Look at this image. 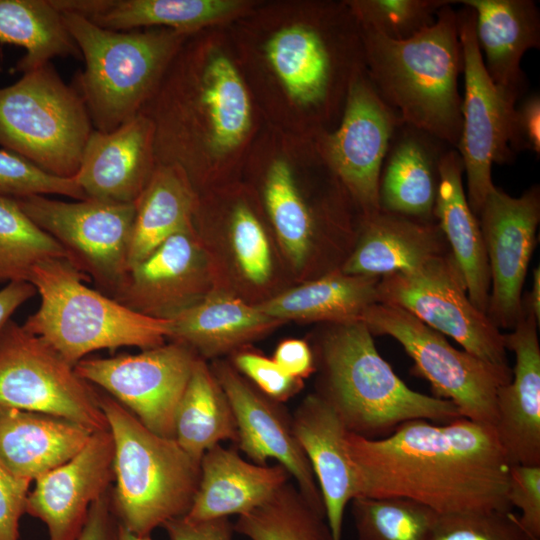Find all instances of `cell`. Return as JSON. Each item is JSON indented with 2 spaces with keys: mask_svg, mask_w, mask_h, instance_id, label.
<instances>
[{
  "mask_svg": "<svg viewBox=\"0 0 540 540\" xmlns=\"http://www.w3.org/2000/svg\"><path fill=\"white\" fill-rule=\"evenodd\" d=\"M346 445L357 497L408 498L439 515L512 510L511 464L491 425L414 419L378 439L348 431Z\"/></svg>",
  "mask_w": 540,
  "mask_h": 540,
  "instance_id": "1",
  "label": "cell"
},
{
  "mask_svg": "<svg viewBox=\"0 0 540 540\" xmlns=\"http://www.w3.org/2000/svg\"><path fill=\"white\" fill-rule=\"evenodd\" d=\"M361 30L366 74L381 99L405 125L457 148L462 128L458 76L463 62L451 1L437 12L432 25L407 40Z\"/></svg>",
  "mask_w": 540,
  "mask_h": 540,
  "instance_id": "2",
  "label": "cell"
},
{
  "mask_svg": "<svg viewBox=\"0 0 540 540\" xmlns=\"http://www.w3.org/2000/svg\"><path fill=\"white\" fill-rule=\"evenodd\" d=\"M332 325L318 346L317 394L333 407L349 432L378 439L409 420L445 423L462 417L451 401L410 389L381 357L362 321Z\"/></svg>",
  "mask_w": 540,
  "mask_h": 540,
  "instance_id": "3",
  "label": "cell"
},
{
  "mask_svg": "<svg viewBox=\"0 0 540 540\" xmlns=\"http://www.w3.org/2000/svg\"><path fill=\"white\" fill-rule=\"evenodd\" d=\"M29 282L41 298L38 310L23 328L40 337L70 365L91 352L133 346L142 350L164 344L171 319L131 310L112 297L88 287V276L67 259L37 264Z\"/></svg>",
  "mask_w": 540,
  "mask_h": 540,
  "instance_id": "4",
  "label": "cell"
},
{
  "mask_svg": "<svg viewBox=\"0 0 540 540\" xmlns=\"http://www.w3.org/2000/svg\"><path fill=\"white\" fill-rule=\"evenodd\" d=\"M99 405L114 443L115 486L110 497L117 523L140 536L185 516L200 480V462L175 439L155 434L105 393Z\"/></svg>",
  "mask_w": 540,
  "mask_h": 540,
  "instance_id": "5",
  "label": "cell"
},
{
  "mask_svg": "<svg viewBox=\"0 0 540 540\" xmlns=\"http://www.w3.org/2000/svg\"><path fill=\"white\" fill-rule=\"evenodd\" d=\"M60 12L85 61L77 92L95 130L110 132L142 111L187 33L112 31Z\"/></svg>",
  "mask_w": 540,
  "mask_h": 540,
  "instance_id": "6",
  "label": "cell"
},
{
  "mask_svg": "<svg viewBox=\"0 0 540 540\" xmlns=\"http://www.w3.org/2000/svg\"><path fill=\"white\" fill-rule=\"evenodd\" d=\"M92 130L80 94L50 63L0 88V145L51 175L75 177Z\"/></svg>",
  "mask_w": 540,
  "mask_h": 540,
  "instance_id": "7",
  "label": "cell"
},
{
  "mask_svg": "<svg viewBox=\"0 0 540 540\" xmlns=\"http://www.w3.org/2000/svg\"><path fill=\"white\" fill-rule=\"evenodd\" d=\"M370 332L396 339L414 361L413 373L426 379L434 396L456 405L462 417L494 426L499 389L512 379L465 350L405 309L377 302L360 316Z\"/></svg>",
  "mask_w": 540,
  "mask_h": 540,
  "instance_id": "8",
  "label": "cell"
},
{
  "mask_svg": "<svg viewBox=\"0 0 540 540\" xmlns=\"http://www.w3.org/2000/svg\"><path fill=\"white\" fill-rule=\"evenodd\" d=\"M378 302L401 307L430 328L448 335L463 349L511 372L504 334L470 301L451 253L417 268L381 276Z\"/></svg>",
  "mask_w": 540,
  "mask_h": 540,
  "instance_id": "9",
  "label": "cell"
},
{
  "mask_svg": "<svg viewBox=\"0 0 540 540\" xmlns=\"http://www.w3.org/2000/svg\"><path fill=\"white\" fill-rule=\"evenodd\" d=\"M0 407L108 430L98 392L40 337L9 320L0 332Z\"/></svg>",
  "mask_w": 540,
  "mask_h": 540,
  "instance_id": "10",
  "label": "cell"
},
{
  "mask_svg": "<svg viewBox=\"0 0 540 540\" xmlns=\"http://www.w3.org/2000/svg\"><path fill=\"white\" fill-rule=\"evenodd\" d=\"M23 212L66 251L69 261L113 297L129 270L135 203L66 202L45 195L14 198Z\"/></svg>",
  "mask_w": 540,
  "mask_h": 540,
  "instance_id": "11",
  "label": "cell"
},
{
  "mask_svg": "<svg viewBox=\"0 0 540 540\" xmlns=\"http://www.w3.org/2000/svg\"><path fill=\"white\" fill-rule=\"evenodd\" d=\"M456 13L465 77L457 149L467 177V200L478 217L486 196L495 186L491 178L493 163H509L514 155L509 142L516 106L485 69L476 38L474 10L463 5Z\"/></svg>",
  "mask_w": 540,
  "mask_h": 540,
  "instance_id": "12",
  "label": "cell"
},
{
  "mask_svg": "<svg viewBox=\"0 0 540 540\" xmlns=\"http://www.w3.org/2000/svg\"><path fill=\"white\" fill-rule=\"evenodd\" d=\"M198 357L172 342L108 358H84L75 372L107 392L150 431L175 437V415Z\"/></svg>",
  "mask_w": 540,
  "mask_h": 540,
  "instance_id": "13",
  "label": "cell"
},
{
  "mask_svg": "<svg viewBox=\"0 0 540 540\" xmlns=\"http://www.w3.org/2000/svg\"><path fill=\"white\" fill-rule=\"evenodd\" d=\"M403 124L362 71L350 84L339 126L322 138L327 161L364 217L380 211L384 159L395 131Z\"/></svg>",
  "mask_w": 540,
  "mask_h": 540,
  "instance_id": "14",
  "label": "cell"
},
{
  "mask_svg": "<svg viewBox=\"0 0 540 540\" xmlns=\"http://www.w3.org/2000/svg\"><path fill=\"white\" fill-rule=\"evenodd\" d=\"M477 218L491 278L486 315L498 329H514L522 316V288L536 246L539 186H532L519 197L494 186Z\"/></svg>",
  "mask_w": 540,
  "mask_h": 540,
  "instance_id": "15",
  "label": "cell"
},
{
  "mask_svg": "<svg viewBox=\"0 0 540 540\" xmlns=\"http://www.w3.org/2000/svg\"><path fill=\"white\" fill-rule=\"evenodd\" d=\"M114 443L108 430L93 432L70 460L35 480L26 511L48 529V540H77L94 502L114 481Z\"/></svg>",
  "mask_w": 540,
  "mask_h": 540,
  "instance_id": "16",
  "label": "cell"
},
{
  "mask_svg": "<svg viewBox=\"0 0 540 540\" xmlns=\"http://www.w3.org/2000/svg\"><path fill=\"white\" fill-rule=\"evenodd\" d=\"M214 375L231 406L240 450L255 464L267 465L268 459L277 460L295 479L302 495L325 513L315 475L294 434L292 418L230 366L217 364Z\"/></svg>",
  "mask_w": 540,
  "mask_h": 540,
  "instance_id": "17",
  "label": "cell"
},
{
  "mask_svg": "<svg viewBox=\"0 0 540 540\" xmlns=\"http://www.w3.org/2000/svg\"><path fill=\"white\" fill-rule=\"evenodd\" d=\"M522 308L513 331L504 334L516 362L511 381L498 391L493 428L511 465H540L539 321L524 297Z\"/></svg>",
  "mask_w": 540,
  "mask_h": 540,
  "instance_id": "18",
  "label": "cell"
},
{
  "mask_svg": "<svg viewBox=\"0 0 540 540\" xmlns=\"http://www.w3.org/2000/svg\"><path fill=\"white\" fill-rule=\"evenodd\" d=\"M204 265L191 224L131 266L112 298L135 312L169 319L200 299Z\"/></svg>",
  "mask_w": 540,
  "mask_h": 540,
  "instance_id": "19",
  "label": "cell"
},
{
  "mask_svg": "<svg viewBox=\"0 0 540 540\" xmlns=\"http://www.w3.org/2000/svg\"><path fill=\"white\" fill-rule=\"evenodd\" d=\"M154 141L142 112L110 132L93 129L74 177L87 199L135 203L155 171Z\"/></svg>",
  "mask_w": 540,
  "mask_h": 540,
  "instance_id": "20",
  "label": "cell"
},
{
  "mask_svg": "<svg viewBox=\"0 0 540 540\" xmlns=\"http://www.w3.org/2000/svg\"><path fill=\"white\" fill-rule=\"evenodd\" d=\"M292 426L317 480L332 540H341L345 508L358 495L346 445L348 430L317 393L308 395L298 406Z\"/></svg>",
  "mask_w": 540,
  "mask_h": 540,
  "instance_id": "21",
  "label": "cell"
},
{
  "mask_svg": "<svg viewBox=\"0 0 540 540\" xmlns=\"http://www.w3.org/2000/svg\"><path fill=\"white\" fill-rule=\"evenodd\" d=\"M475 12V30L485 69L514 104L527 89L521 60L540 46V14L531 0H460Z\"/></svg>",
  "mask_w": 540,
  "mask_h": 540,
  "instance_id": "22",
  "label": "cell"
},
{
  "mask_svg": "<svg viewBox=\"0 0 540 540\" xmlns=\"http://www.w3.org/2000/svg\"><path fill=\"white\" fill-rule=\"evenodd\" d=\"M450 251L437 221L380 210L364 217L356 242L339 269L348 275L383 276L417 268Z\"/></svg>",
  "mask_w": 540,
  "mask_h": 540,
  "instance_id": "23",
  "label": "cell"
},
{
  "mask_svg": "<svg viewBox=\"0 0 540 540\" xmlns=\"http://www.w3.org/2000/svg\"><path fill=\"white\" fill-rule=\"evenodd\" d=\"M291 478L279 463H249L217 444L200 461V480L185 515L194 521L241 515L264 503Z\"/></svg>",
  "mask_w": 540,
  "mask_h": 540,
  "instance_id": "24",
  "label": "cell"
},
{
  "mask_svg": "<svg viewBox=\"0 0 540 540\" xmlns=\"http://www.w3.org/2000/svg\"><path fill=\"white\" fill-rule=\"evenodd\" d=\"M442 144L445 143L405 124L395 131L380 177V210L436 221L439 163L446 151L441 149Z\"/></svg>",
  "mask_w": 540,
  "mask_h": 540,
  "instance_id": "25",
  "label": "cell"
},
{
  "mask_svg": "<svg viewBox=\"0 0 540 540\" xmlns=\"http://www.w3.org/2000/svg\"><path fill=\"white\" fill-rule=\"evenodd\" d=\"M92 433L61 417L0 407V461L32 482L75 456Z\"/></svg>",
  "mask_w": 540,
  "mask_h": 540,
  "instance_id": "26",
  "label": "cell"
},
{
  "mask_svg": "<svg viewBox=\"0 0 540 540\" xmlns=\"http://www.w3.org/2000/svg\"><path fill=\"white\" fill-rule=\"evenodd\" d=\"M463 172L458 151L446 150L439 163L434 217L463 276L470 301L486 314L490 270L480 223L464 191Z\"/></svg>",
  "mask_w": 540,
  "mask_h": 540,
  "instance_id": "27",
  "label": "cell"
},
{
  "mask_svg": "<svg viewBox=\"0 0 540 540\" xmlns=\"http://www.w3.org/2000/svg\"><path fill=\"white\" fill-rule=\"evenodd\" d=\"M59 11L81 15L112 31L166 26L189 33L237 13L232 0H52Z\"/></svg>",
  "mask_w": 540,
  "mask_h": 540,
  "instance_id": "28",
  "label": "cell"
},
{
  "mask_svg": "<svg viewBox=\"0 0 540 540\" xmlns=\"http://www.w3.org/2000/svg\"><path fill=\"white\" fill-rule=\"evenodd\" d=\"M266 53L288 94L297 103L320 110L330 105L337 88V58L318 27L296 24L283 28L269 40Z\"/></svg>",
  "mask_w": 540,
  "mask_h": 540,
  "instance_id": "29",
  "label": "cell"
},
{
  "mask_svg": "<svg viewBox=\"0 0 540 540\" xmlns=\"http://www.w3.org/2000/svg\"><path fill=\"white\" fill-rule=\"evenodd\" d=\"M169 319V338L204 357L235 349L282 323L227 295L200 298Z\"/></svg>",
  "mask_w": 540,
  "mask_h": 540,
  "instance_id": "30",
  "label": "cell"
},
{
  "mask_svg": "<svg viewBox=\"0 0 540 540\" xmlns=\"http://www.w3.org/2000/svg\"><path fill=\"white\" fill-rule=\"evenodd\" d=\"M380 278L348 275L336 269L256 306L282 322L289 319L330 323L355 321L369 306L378 302Z\"/></svg>",
  "mask_w": 540,
  "mask_h": 540,
  "instance_id": "31",
  "label": "cell"
},
{
  "mask_svg": "<svg viewBox=\"0 0 540 540\" xmlns=\"http://www.w3.org/2000/svg\"><path fill=\"white\" fill-rule=\"evenodd\" d=\"M135 206L129 268L145 259L168 237L191 225L195 197L188 175L175 164L158 166Z\"/></svg>",
  "mask_w": 540,
  "mask_h": 540,
  "instance_id": "32",
  "label": "cell"
},
{
  "mask_svg": "<svg viewBox=\"0 0 540 540\" xmlns=\"http://www.w3.org/2000/svg\"><path fill=\"white\" fill-rule=\"evenodd\" d=\"M180 447L200 462L221 441H237V427L229 401L216 377L198 358L178 404L175 437Z\"/></svg>",
  "mask_w": 540,
  "mask_h": 540,
  "instance_id": "33",
  "label": "cell"
},
{
  "mask_svg": "<svg viewBox=\"0 0 540 540\" xmlns=\"http://www.w3.org/2000/svg\"><path fill=\"white\" fill-rule=\"evenodd\" d=\"M0 43L26 50L14 69L23 73L57 56H81L52 0H0Z\"/></svg>",
  "mask_w": 540,
  "mask_h": 540,
  "instance_id": "34",
  "label": "cell"
},
{
  "mask_svg": "<svg viewBox=\"0 0 540 540\" xmlns=\"http://www.w3.org/2000/svg\"><path fill=\"white\" fill-rule=\"evenodd\" d=\"M199 103L209 123V144L227 153L244 139L251 118L248 93L232 62L222 54L210 56L199 84Z\"/></svg>",
  "mask_w": 540,
  "mask_h": 540,
  "instance_id": "35",
  "label": "cell"
},
{
  "mask_svg": "<svg viewBox=\"0 0 540 540\" xmlns=\"http://www.w3.org/2000/svg\"><path fill=\"white\" fill-rule=\"evenodd\" d=\"M264 199L287 258L297 270L303 269L319 247V224L285 161L272 163L265 181Z\"/></svg>",
  "mask_w": 540,
  "mask_h": 540,
  "instance_id": "36",
  "label": "cell"
},
{
  "mask_svg": "<svg viewBox=\"0 0 540 540\" xmlns=\"http://www.w3.org/2000/svg\"><path fill=\"white\" fill-rule=\"evenodd\" d=\"M233 526L250 540H332L325 513L288 482Z\"/></svg>",
  "mask_w": 540,
  "mask_h": 540,
  "instance_id": "37",
  "label": "cell"
},
{
  "mask_svg": "<svg viewBox=\"0 0 540 540\" xmlns=\"http://www.w3.org/2000/svg\"><path fill=\"white\" fill-rule=\"evenodd\" d=\"M55 258L69 260L63 247L14 198L0 195V282H29L37 264Z\"/></svg>",
  "mask_w": 540,
  "mask_h": 540,
  "instance_id": "38",
  "label": "cell"
},
{
  "mask_svg": "<svg viewBox=\"0 0 540 540\" xmlns=\"http://www.w3.org/2000/svg\"><path fill=\"white\" fill-rule=\"evenodd\" d=\"M351 512L358 540H431L439 516L403 497H357Z\"/></svg>",
  "mask_w": 540,
  "mask_h": 540,
  "instance_id": "39",
  "label": "cell"
},
{
  "mask_svg": "<svg viewBox=\"0 0 540 540\" xmlns=\"http://www.w3.org/2000/svg\"><path fill=\"white\" fill-rule=\"evenodd\" d=\"M449 0H358L349 2L359 25L392 40H407L432 25Z\"/></svg>",
  "mask_w": 540,
  "mask_h": 540,
  "instance_id": "40",
  "label": "cell"
},
{
  "mask_svg": "<svg viewBox=\"0 0 540 540\" xmlns=\"http://www.w3.org/2000/svg\"><path fill=\"white\" fill-rule=\"evenodd\" d=\"M431 540H533L512 510L439 515Z\"/></svg>",
  "mask_w": 540,
  "mask_h": 540,
  "instance_id": "41",
  "label": "cell"
},
{
  "mask_svg": "<svg viewBox=\"0 0 540 540\" xmlns=\"http://www.w3.org/2000/svg\"><path fill=\"white\" fill-rule=\"evenodd\" d=\"M63 195L76 200L87 199L74 178L51 175L26 158L0 149V195L22 198L33 195Z\"/></svg>",
  "mask_w": 540,
  "mask_h": 540,
  "instance_id": "42",
  "label": "cell"
},
{
  "mask_svg": "<svg viewBox=\"0 0 540 540\" xmlns=\"http://www.w3.org/2000/svg\"><path fill=\"white\" fill-rule=\"evenodd\" d=\"M230 237L242 275L251 283H266L272 274V253L261 223L248 206L240 204L235 207L231 217Z\"/></svg>",
  "mask_w": 540,
  "mask_h": 540,
  "instance_id": "43",
  "label": "cell"
},
{
  "mask_svg": "<svg viewBox=\"0 0 540 540\" xmlns=\"http://www.w3.org/2000/svg\"><path fill=\"white\" fill-rule=\"evenodd\" d=\"M508 502L520 509L519 522L533 540H540V465H511Z\"/></svg>",
  "mask_w": 540,
  "mask_h": 540,
  "instance_id": "44",
  "label": "cell"
},
{
  "mask_svg": "<svg viewBox=\"0 0 540 540\" xmlns=\"http://www.w3.org/2000/svg\"><path fill=\"white\" fill-rule=\"evenodd\" d=\"M234 365L251 379L264 395L276 402L288 400L302 387V380L286 374L274 361L261 354L242 351L234 356Z\"/></svg>",
  "mask_w": 540,
  "mask_h": 540,
  "instance_id": "45",
  "label": "cell"
},
{
  "mask_svg": "<svg viewBox=\"0 0 540 540\" xmlns=\"http://www.w3.org/2000/svg\"><path fill=\"white\" fill-rule=\"evenodd\" d=\"M31 482L15 476L0 461V540H19Z\"/></svg>",
  "mask_w": 540,
  "mask_h": 540,
  "instance_id": "46",
  "label": "cell"
},
{
  "mask_svg": "<svg viewBox=\"0 0 540 540\" xmlns=\"http://www.w3.org/2000/svg\"><path fill=\"white\" fill-rule=\"evenodd\" d=\"M512 152L540 153V96L533 93L515 107L509 142Z\"/></svg>",
  "mask_w": 540,
  "mask_h": 540,
  "instance_id": "47",
  "label": "cell"
},
{
  "mask_svg": "<svg viewBox=\"0 0 540 540\" xmlns=\"http://www.w3.org/2000/svg\"><path fill=\"white\" fill-rule=\"evenodd\" d=\"M169 540H233L234 526L228 517L194 521L174 518L162 526Z\"/></svg>",
  "mask_w": 540,
  "mask_h": 540,
  "instance_id": "48",
  "label": "cell"
},
{
  "mask_svg": "<svg viewBox=\"0 0 540 540\" xmlns=\"http://www.w3.org/2000/svg\"><path fill=\"white\" fill-rule=\"evenodd\" d=\"M273 361L289 376L302 380L315 368V358L309 345L299 339L281 342L273 356Z\"/></svg>",
  "mask_w": 540,
  "mask_h": 540,
  "instance_id": "49",
  "label": "cell"
},
{
  "mask_svg": "<svg viewBox=\"0 0 540 540\" xmlns=\"http://www.w3.org/2000/svg\"><path fill=\"white\" fill-rule=\"evenodd\" d=\"M117 526L108 493L91 506L86 523L77 540H116Z\"/></svg>",
  "mask_w": 540,
  "mask_h": 540,
  "instance_id": "50",
  "label": "cell"
},
{
  "mask_svg": "<svg viewBox=\"0 0 540 540\" xmlns=\"http://www.w3.org/2000/svg\"><path fill=\"white\" fill-rule=\"evenodd\" d=\"M36 293L34 285L27 281L9 282L0 290V332L17 308Z\"/></svg>",
  "mask_w": 540,
  "mask_h": 540,
  "instance_id": "51",
  "label": "cell"
},
{
  "mask_svg": "<svg viewBox=\"0 0 540 540\" xmlns=\"http://www.w3.org/2000/svg\"><path fill=\"white\" fill-rule=\"evenodd\" d=\"M537 320H540V269L535 268L533 271V287L529 294L524 296Z\"/></svg>",
  "mask_w": 540,
  "mask_h": 540,
  "instance_id": "52",
  "label": "cell"
},
{
  "mask_svg": "<svg viewBox=\"0 0 540 540\" xmlns=\"http://www.w3.org/2000/svg\"><path fill=\"white\" fill-rule=\"evenodd\" d=\"M116 540H153L151 535L140 536L131 531L127 530L120 524L117 526V537Z\"/></svg>",
  "mask_w": 540,
  "mask_h": 540,
  "instance_id": "53",
  "label": "cell"
}]
</instances>
